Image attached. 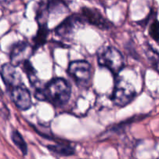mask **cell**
Wrapping results in <instances>:
<instances>
[{
  "instance_id": "8",
  "label": "cell",
  "mask_w": 159,
  "mask_h": 159,
  "mask_svg": "<svg viewBox=\"0 0 159 159\" xmlns=\"http://www.w3.org/2000/svg\"><path fill=\"white\" fill-rule=\"evenodd\" d=\"M11 99L16 107L20 110H27L32 104L30 93L25 87L24 84L14 87L9 90Z\"/></svg>"
},
{
  "instance_id": "10",
  "label": "cell",
  "mask_w": 159,
  "mask_h": 159,
  "mask_svg": "<svg viewBox=\"0 0 159 159\" xmlns=\"http://www.w3.org/2000/svg\"><path fill=\"white\" fill-rule=\"evenodd\" d=\"M48 35V29L47 23H42L39 24V30L37 31V34L34 38V46L33 47L34 51L38 49L41 46H43L47 41Z\"/></svg>"
},
{
  "instance_id": "6",
  "label": "cell",
  "mask_w": 159,
  "mask_h": 159,
  "mask_svg": "<svg viewBox=\"0 0 159 159\" xmlns=\"http://www.w3.org/2000/svg\"><path fill=\"white\" fill-rule=\"evenodd\" d=\"M34 51V48L26 42H18L11 48L9 54L10 63L16 67L20 66L23 62L29 60Z\"/></svg>"
},
{
  "instance_id": "14",
  "label": "cell",
  "mask_w": 159,
  "mask_h": 159,
  "mask_svg": "<svg viewBox=\"0 0 159 159\" xmlns=\"http://www.w3.org/2000/svg\"><path fill=\"white\" fill-rule=\"evenodd\" d=\"M22 68H23V71H25V73L27 75L28 79H29V81L31 82L32 84L37 83V71H35L34 68H33L32 65L30 62L29 60L26 61L25 62H23L22 64Z\"/></svg>"
},
{
  "instance_id": "15",
  "label": "cell",
  "mask_w": 159,
  "mask_h": 159,
  "mask_svg": "<svg viewBox=\"0 0 159 159\" xmlns=\"http://www.w3.org/2000/svg\"><path fill=\"white\" fill-rule=\"evenodd\" d=\"M149 34L154 40L159 43V22L157 20H154L151 24L149 28Z\"/></svg>"
},
{
  "instance_id": "5",
  "label": "cell",
  "mask_w": 159,
  "mask_h": 159,
  "mask_svg": "<svg viewBox=\"0 0 159 159\" xmlns=\"http://www.w3.org/2000/svg\"><path fill=\"white\" fill-rule=\"evenodd\" d=\"M85 23H86L82 14H74L65 19L59 26H57L55 29V33L59 37H69L82 27Z\"/></svg>"
},
{
  "instance_id": "7",
  "label": "cell",
  "mask_w": 159,
  "mask_h": 159,
  "mask_svg": "<svg viewBox=\"0 0 159 159\" xmlns=\"http://www.w3.org/2000/svg\"><path fill=\"white\" fill-rule=\"evenodd\" d=\"M0 76L8 89L23 85L22 75L17 67L11 63L3 64L0 68Z\"/></svg>"
},
{
  "instance_id": "13",
  "label": "cell",
  "mask_w": 159,
  "mask_h": 159,
  "mask_svg": "<svg viewBox=\"0 0 159 159\" xmlns=\"http://www.w3.org/2000/svg\"><path fill=\"white\" fill-rule=\"evenodd\" d=\"M146 55L152 68L159 73V53L152 47H148L146 50Z\"/></svg>"
},
{
  "instance_id": "1",
  "label": "cell",
  "mask_w": 159,
  "mask_h": 159,
  "mask_svg": "<svg viewBox=\"0 0 159 159\" xmlns=\"http://www.w3.org/2000/svg\"><path fill=\"white\" fill-rule=\"evenodd\" d=\"M71 86L65 79L56 78L48 82L43 89H37L35 97L40 101H48L56 107H61L71 97Z\"/></svg>"
},
{
  "instance_id": "11",
  "label": "cell",
  "mask_w": 159,
  "mask_h": 159,
  "mask_svg": "<svg viewBox=\"0 0 159 159\" xmlns=\"http://www.w3.org/2000/svg\"><path fill=\"white\" fill-rule=\"evenodd\" d=\"M48 148L52 153L61 155V156H70V155H74V149L71 148L69 146L62 144L48 145Z\"/></svg>"
},
{
  "instance_id": "2",
  "label": "cell",
  "mask_w": 159,
  "mask_h": 159,
  "mask_svg": "<svg viewBox=\"0 0 159 159\" xmlns=\"http://www.w3.org/2000/svg\"><path fill=\"white\" fill-rule=\"evenodd\" d=\"M98 63L100 66L107 68L114 75H117L124 68V57L116 48L107 47L99 51Z\"/></svg>"
},
{
  "instance_id": "9",
  "label": "cell",
  "mask_w": 159,
  "mask_h": 159,
  "mask_svg": "<svg viewBox=\"0 0 159 159\" xmlns=\"http://www.w3.org/2000/svg\"><path fill=\"white\" fill-rule=\"evenodd\" d=\"M85 23H89L101 30L110 29L111 22L106 19L98 10L88 7H83L81 11Z\"/></svg>"
},
{
  "instance_id": "4",
  "label": "cell",
  "mask_w": 159,
  "mask_h": 159,
  "mask_svg": "<svg viewBox=\"0 0 159 159\" xmlns=\"http://www.w3.org/2000/svg\"><path fill=\"white\" fill-rule=\"evenodd\" d=\"M68 73L78 85L85 87L91 82L92 66L86 61H75L70 63Z\"/></svg>"
},
{
  "instance_id": "12",
  "label": "cell",
  "mask_w": 159,
  "mask_h": 159,
  "mask_svg": "<svg viewBox=\"0 0 159 159\" xmlns=\"http://www.w3.org/2000/svg\"><path fill=\"white\" fill-rule=\"evenodd\" d=\"M11 138L12 140V142L14 143L16 146L21 151L22 154L23 155H26L28 152L27 144L25 142L24 139L23 138L22 135L20 134L18 130H13L11 134Z\"/></svg>"
},
{
  "instance_id": "3",
  "label": "cell",
  "mask_w": 159,
  "mask_h": 159,
  "mask_svg": "<svg viewBox=\"0 0 159 159\" xmlns=\"http://www.w3.org/2000/svg\"><path fill=\"white\" fill-rule=\"evenodd\" d=\"M136 90L132 84L122 79H117L112 95V100L118 107H125L134 100Z\"/></svg>"
}]
</instances>
